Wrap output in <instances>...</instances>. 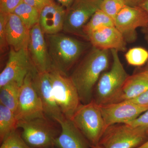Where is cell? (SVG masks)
<instances>
[{
    "instance_id": "9c48e42d",
    "label": "cell",
    "mask_w": 148,
    "mask_h": 148,
    "mask_svg": "<svg viewBox=\"0 0 148 148\" xmlns=\"http://www.w3.org/2000/svg\"><path fill=\"white\" fill-rule=\"evenodd\" d=\"M31 71L25 77L20 87L15 112L17 121L29 120L45 116L42 103L32 83Z\"/></svg>"
},
{
    "instance_id": "d6a6232c",
    "label": "cell",
    "mask_w": 148,
    "mask_h": 148,
    "mask_svg": "<svg viewBox=\"0 0 148 148\" xmlns=\"http://www.w3.org/2000/svg\"><path fill=\"white\" fill-rule=\"evenodd\" d=\"M63 6L64 7L66 8V9H67L71 6L72 3L73 2L74 0H56Z\"/></svg>"
},
{
    "instance_id": "9a60e30c",
    "label": "cell",
    "mask_w": 148,
    "mask_h": 148,
    "mask_svg": "<svg viewBox=\"0 0 148 148\" xmlns=\"http://www.w3.org/2000/svg\"><path fill=\"white\" fill-rule=\"evenodd\" d=\"M87 38L93 47L100 49L118 51L126 49L124 36L115 26L101 28L88 35Z\"/></svg>"
},
{
    "instance_id": "cb8c5ba5",
    "label": "cell",
    "mask_w": 148,
    "mask_h": 148,
    "mask_svg": "<svg viewBox=\"0 0 148 148\" xmlns=\"http://www.w3.org/2000/svg\"><path fill=\"white\" fill-rule=\"evenodd\" d=\"M125 57L130 65L136 66H143L148 60V51L142 47L132 48L127 51Z\"/></svg>"
},
{
    "instance_id": "d590c367",
    "label": "cell",
    "mask_w": 148,
    "mask_h": 148,
    "mask_svg": "<svg viewBox=\"0 0 148 148\" xmlns=\"http://www.w3.org/2000/svg\"><path fill=\"white\" fill-rule=\"evenodd\" d=\"M91 148H104L102 146L98 145L95 146H91Z\"/></svg>"
},
{
    "instance_id": "f546056e",
    "label": "cell",
    "mask_w": 148,
    "mask_h": 148,
    "mask_svg": "<svg viewBox=\"0 0 148 148\" xmlns=\"http://www.w3.org/2000/svg\"><path fill=\"white\" fill-rule=\"evenodd\" d=\"M53 1V0H24V2L37 8L39 11L45 6Z\"/></svg>"
},
{
    "instance_id": "6da1fadb",
    "label": "cell",
    "mask_w": 148,
    "mask_h": 148,
    "mask_svg": "<svg viewBox=\"0 0 148 148\" xmlns=\"http://www.w3.org/2000/svg\"><path fill=\"white\" fill-rule=\"evenodd\" d=\"M109 56L108 50L93 47L70 76L82 104H87L93 100L94 87L108 68Z\"/></svg>"
},
{
    "instance_id": "7402d4cb",
    "label": "cell",
    "mask_w": 148,
    "mask_h": 148,
    "mask_svg": "<svg viewBox=\"0 0 148 148\" xmlns=\"http://www.w3.org/2000/svg\"><path fill=\"white\" fill-rule=\"evenodd\" d=\"M112 26H115L113 19L99 9L85 25L83 32L85 37L87 38L88 36L94 31L103 27Z\"/></svg>"
},
{
    "instance_id": "ba28073f",
    "label": "cell",
    "mask_w": 148,
    "mask_h": 148,
    "mask_svg": "<svg viewBox=\"0 0 148 148\" xmlns=\"http://www.w3.org/2000/svg\"><path fill=\"white\" fill-rule=\"evenodd\" d=\"M102 0H74L66 10L63 31L85 37L83 28L94 13L100 9Z\"/></svg>"
},
{
    "instance_id": "3957f363",
    "label": "cell",
    "mask_w": 148,
    "mask_h": 148,
    "mask_svg": "<svg viewBox=\"0 0 148 148\" xmlns=\"http://www.w3.org/2000/svg\"><path fill=\"white\" fill-rule=\"evenodd\" d=\"M118 51L111 50L112 64L110 69L103 72L95 86L93 101L99 106L116 103L123 87L129 76L120 59Z\"/></svg>"
},
{
    "instance_id": "1f68e13d",
    "label": "cell",
    "mask_w": 148,
    "mask_h": 148,
    "mask_svg": "<svg viewBox=\"0 0 148 148\" xmlns=\"http://www.w3.org/2000/svg\"><path fill=\"white\" fill-rule=\"evenodd\" d=\"M127 5L131 6H140L143 0H124Z\"/></svg>"
},
{
    "instance_id": "4dcf8cb0",
    "label": "cell",
    "mask_w": 148,
    "mask_h": 148,
    "mask_svg": "<svg viewBox=\"0 0 148 148\" xmlns=\"http://www.w3.org/2000/svg\"><path fill=\"white\" fill-rule=\"evenodd\" d=\"M128 101H130L140 105L148 106V90L137 98L129 100Z\"/></svg>"
},
{
    "instance_id": "7c38bea8",
    "label": "cell",
    "mask_w": 148,
    "mask_h": 148,
    "mask_svg": "<svg viewBox=\"0 0 148 148\" xmlns=\"http://www.w3.org/2000/svg\"><path fill=\"white\" fill-rule=\"evenodd\" d=\"M100 106L107 128L114 124H128L148 110V106L128 101Z\"/></svg>"
},
{
    "instance_id": "8992f818",
    "label": "cell",
    "mask_w": 148,
    "mask_h": 148,
    "mask_svg": "<svg viewBox=\"0 0 148 148\" xmlns=\"http://www.w3.org/2000/svg\"><path fill=\"white\" fill-rule=\"evenodd\" d=\"M49 73L56 103L64 116L71 119L81 103L76 88L66 74L56 70Z\"/></svg>"
},
{
    "instance_id": "f1b7e54d",
    "label": "cell",
    "mask_w": 148,
    "mask_h": 148,
    "mask_svg": "<svg viewBox=\"0 0 148 148\" xmlns=\"http://www.w3.org/2000/svg\"><path fill=\"white\" fill-rule=\"evenodd\" d=\"M127 124L134 127H142L148 132V110Z\"/></svg>"
},
{
    "instance_id": "d4e9b609",
    "label": "cell",
    "mask_w": 148,
    "mask_h": 148,
    "mask_svg": "<svg viewBox=\"0 0 148 148\" xmlns=\"http://www.w3.org/2000/svg\"><path fill=\"white\" fill-rule=\"evenodd\" d=\"M126 5L124 0H103L100 4V9L114 21L117 14Z\"/></svg>"
},
{
    "instance_id": "74e56055",
    "label": "cell",
    "mask_w": 148,
    "mask_h": 148,
    "mask_svg": "<svg viewBox=\"0 0 148 148\" xmlns=\"http://www.w3.org/2000/svg\"><path fill=\"white\" fill-rule=\"evenodd\" d=\"M102 1H103V0H102Z\"/></svg>"
},
{
    "instance_id": "2e32d148",
    "label": "cell",
    "mask_w": 148,
    "mask_h": 148,
    "mask_svg": "<svg viewBox=\"0 0 148 148\" xmlns=\"http://www.w3.org/2000/svg\"><path fill=\"white\" fill-rule=\"evenodd\" d=\"M66 10L54 2L45 6L40 11L38 24L44 34H56L63 30Z\"/></svg>"
},
{
    "instance_id": "4fadbf2b",
    "label": "cell",
    "mask_w": 148,
    "mask_h": 148,
    "mask_svg": "<svg viewBox=\"0 0 148 148\" xmlns=\"http://www.w3.org/2000/svg\"><path fill=\"white\" fill-rule=\"evenodd\" d=\"M44 34L39 24L35 25L29 31L27 47L32 64L40 73L49 72L52 70Z\"/></svg>"
},
{
    "instance_id": "7a4b0ae2",
    "label": "cell",
    "mask_w": 148,
    "mask_h": 148,
    "mask_svg": "<svg viewBox=\"0 0 148 148\" xmlns=\"http://www.w3.org/2000/svg\"><path fill=\"white\" fill-rule=\"evenodd\" d=\"M49 55L52 70L66 74L86 49L85 43L60 34L46 35Z\"/></svg>"
},
{
    "instance_id": "ac0fdd59",
    "label": "cell",
    "mask_w": 148,
    "mask_h": 148,
    "mask_svg": "<svg viewBox=\"0 0 148 148\" xmlns=\"http://www.w3.org/2000/svg\"><path fill=\"white\" fill-rule=\"evenodd\" d=\"M61 132L53 144L59 148H91V145L71 119H64L59 122Z\"/></svg>"
},
{
    "instance_id": "e0dca14e",
    "label": "cell",
    "mask_w": 148,
    "mask_h": 148,
    "mask_svg": "<svg viewBox=\"0 0 148 148\" xmlns=\"http://www.w3.org/2000/svg\"><path fill=\"white\" fill-rule=\"evenodd\" d=\"M30 30L27 29L20 18L16 14H7L6 37L8 45L16 51L27 49Z\"/></svg>"
},
{
    "instance_id": "8d00e7d4",
    "label": "cell",
    "mask_w": 148,
    "mask_h": 148,
    "mask_svg": "<svg viewBox=\"0 0 148 148\" xmlns=\"http://www.w3.org/2000/svg\"><path fill=\"white\" fill-rule=\"evenodd\" d=\"M147 71H148V66L147 69Z\"/></svg>"
},
{
    "instance_id": "5bb4252c",
    "label": "cell",
    "mask_w": 148,
    "mask_h": 148,
    "mask_svg": "<svg viewBox=\"0 0 148 148\" xmlns=\"http://www.w3.org/2000/svg\"><path fill=\"white\" fill-rule=\"evenodd\" d=\"M114 22L125 39L130 40L131 38H134L137 28L148 27V13L140 6L126 5L117 14Z\"/></svg>"
},
{
    "instance_id": "44dd1931",
    "label": "cell",
    "mask_w": 148,
    "mask_h": 148,
    "mask_svg": "<svg viewBox=\"0 0 148 148\" xmlns=\"http://www.w3.org/2000/svg\"><path fill=\"white\" fill-rule=\"evenodd\" d=\"M12 13L20 18L29 30L38 24L40 11L24 2L19 5Z\"/></svg>"
},
{
    "instance_id": "30bf717a",
    "label": "cell",
    "mask_w": 148,
    "mask_h": 148,
    "mask_svg": "<svg viewBox=\"0 0 148 148\" xmlns=\"http://www.w3.org/2000/svg\"><path fill=\"white\" fill-rule=\"evenodd\" d=\"M32 83L38 95L45 114L59 124L65 118L56 101L49 72L40 73L34 67L31 71Z\"/></svg>"
},
{
    "instance_id": "5b68a950",
    "label": "cell",
    "mask_w": 148,
    "mask_h": 148,
    "mask_svg": "<svg viewBox=\"0 0 148 148\" xmlns=\"http://www.w3.org/2000/svg\"><path fill=\"white\" fill-rule=\"evenodd\" d=\"M148 140V132L129 124H116L108 127L99 145L104 148H136Z\"/></svg>"
},
{
    "instance_id": "277c9868",
    "label": "cell",
    "mask_w": 148,
    "mask_h": 148,
    "mask_svg": "<svg viewBox=\"0 0 148 148\" xmlns=\"http://www.w3.org/2000/svg\"><path fill=\"white\" fill-rule=\"evenodd\" d=\"M71 120L90 145H99L107 127L100 106L95 101L92 100L87 104L81 103Z\"/></svg>"
},
{
    "instance_id": "e575fe53",
    "label": "cell",
    "mask_w": 148,
    "mask_h": 148,
    "mask_svg": "<svg viewBox=\"0 0 148 148\" xmlns=\"http://www.w3.org/2000/svg\"><path fill=\"white\" fill-rule=\"evenodd\" d=\"M136 148H148V140L145 143Z\"/></svg>"
},
{
    "instance_id": "ffe728a7",
    "label": "cell",
    "mask_w": 148,
    "mask_h": 148,
    "mask_svg": "<svg viewBox=\"0 0 148 148\" xmlns=\"http://www.w3.org/2000/svg\"><path fill=\"white\" fill-rule=\"evenodd\" d=\"M21 86L16 83L11 82L0 87V103L10 109L14 113Z\"/></svg>"
},
{
    "instance_id": "52a82bcc",
    "label": "cell",
    "mask_w": 148,
    "mask_h": 148,
    "mask_svg": "<svg viewBox=\"0 0 148 148\" xmlns=\"http://www.w3.org/2000/svg\"><path fill=\"white\" fill-rule=\"evenodd\" d=\"M55 121L45 116L17 121L16 128L22 130V137L32 148H42L53 143L56 130Z\"/></svg>"
},
{
    "instance_id": "836d02e7",
    "label": "cell",
    "mask_w": 148,
    "mask_h": 148,
    "mask_svg": "<svg viewBox=\"0 0 148 148\" xmlns=\"http://www.w3.org/2000/svg\"><path fill=\"white\" fill-rule=\"evenodd\" d=\"M140 6L148 13V0H143Z\"/></svg>"
},
{
    "instance_id": "8fae6325",
    "label": "cell",
    "mask_w": 148,
    "mask_h": 148,
    "mask_svg": "<svg viewBox=\"0 0 148 148\" xmlns=\"http://www.w3.org/2000/svg\"><path fill=\"white\" fill-rule=\"evenodd\" d=\"M34 67L27 49L16 51L11 48L8 61L0 74V87L11 82L21 86Z\"/></svg>"
},
{
    "instance_id": "4316f807",
    "label": "cell",
    "mask_w": 148,
    "mask_h": 148,
    "mask_svg": "<svg viewBox=\"0 0 148 148\" xmlns=\"http://www.w3.org/2000/svg\"><path fill=\"white\" fill-rule=\"evenodd\" d=\"M23 2L24 0H0V13L5 14L12 13Z\"/></svg>"
},
{
    "instance_id": "603a6c76",
    "label": "cell",
    "mask_w": 148,
    "mask_h": 148,
    "mask_svg": "<svg viewBox=\"0 0 148 148\" xmlns=\"http://www.w3.org/2000/svg\"><path fill=\"white\" fill-rule=\"evenodd\" d=\"M17 122L14 112L0 104V137L2 142L11 132L17 129Z\"/></svg>"
},
{
    "instance_id": "d6986e66",
    "label": "cell",
    "mask_w": 148,
    "mask_h": 148,
    "mask_svg": "<svg viewBox=\"0 0 148 148\" xmlns=\"http://www.w3.org/2000/svg\"><path fill=\"white\" fill-rule=\"evenodd\" d=\"M148 90V71L129 76L125 83L117 102L129 101Z\"/></svg>"
},
{
    "instance_id": "83f0119b",
    "label": "cell",
    "mask_w": 148,
    "mask_h": 148,
    "mask_svg": "<svg viewBox=\"0 0 148 148\" xmlns=\"http://www.w3.org/2000/svg\"><path fill=\"white\" fill-rule=\"evenodd\" d=\"M7 14L0 13V47L1 51L8 45L6 37L5 24Z\"/></svg>"
},
{
    "instance_id": "484cf974",
    "label": "cell",
    "mask_w": 148,
    "mask_h": 148,
    "mask_svg": "<svg viewBox=\"0 0 148 148\" xmlns=\"http://www.w3.org/2000/svg\"><path fill=\"white\" fill-rule=\"evenodd\" d=\"M2 142L0 148H32L24 141L16 129L11 132Z\"/></svg>"
}]
</instances>
